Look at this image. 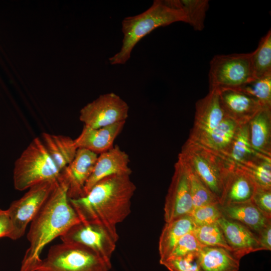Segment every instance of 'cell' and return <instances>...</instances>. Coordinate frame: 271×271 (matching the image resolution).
I'll use <instances>...</instances> for the list:
<instances>
[{"label": "cell", "mask_w": 271, "mask_h": 271, "mask_svg": "<svg viewBox=\"0 0 271 271\" xmlns=\"http://www.w3.org/2000/svg\"><path fill=\"white\" fill-rule=\"evenodd\" d=\"M129 175H114L95 184L85 195L69 201L81 222L104 227L118 240L117 225L131 213L136 186Z\"/></svg>", "instance_id": "cell-1"}, {"label": "cell", "mask_w": 271, "mask_h": 271, "mask_svg": "<svg viewBox=\"0 0 271 271\" xmlns=\"http://www.w3.org/2000/svg\"><path fill=\"white\" fill-rule=\"evenodd\" d=\"M81 222L68 196V185L62 174L37 214L27 234L29 246L19 271H35L44 247Z\"/></svg>", "instance_id": "cell-2"}, {"label": "cell", "mask_w": 271, "mask_h": 271, "mask_svg": "<svg viewBox=\"0 0 271 271\" xmlns=\"http://www.w3.org/2000/svg\"><path fill=\"white\" fill-rule=\"evenodd\" d=\"M187 23L183 12L174 0H155L143 13L125 18L122 21L123 39L118 52L109 58L111 65L125 64L137 43L155 29L176 22Z\"/></svg>", "instance_id": "cell-3"}, {"label": "cell", "mask_w": 271, "mask_h": 271, "mask_svg": "<svg viewBox=\"0 0 271 271\" xmlns=\"http://www.w3.org/2000/svg\"><path fill=\"white\" fill-rule=\"evenodd\" d=\"M220 204L228 175L235 165L224 156L189 139L178 155Z\"/></svg>", "instance_id": "cell-4"}, {"label": "cell", "mask_w": 271, "mask_h": 271, "mask_svg": "<svg viewBox=\"0 0 271 271\" xmlns=\"http://www.w3.org/2000/svg\"><path fill=\"white\" fill-rule=\"evenodd\" d=\"M61 171L50 157L41 139H34L14 164L13 181L19 191L38 183L56 181Z\"/></svg>", "instance_id": "cell-5"}, {"label": "cell", "mask_w": 271, "mask_h": 271, "mask_svg": "<svg viewBox=\"0 0 271 271\" xmlns=\"http://www.w3.org/2000/svg\"><path fill=\"white\" fill-rule=\"evenodd\" d=\"M111 261L79 244L62 242L52 246L35 271H109Z\"/></svg>", "instance_id": "cell-6"}, {"label": "cell", "mask_w": 271, "mask_h": 271, "mask_svg": "<svg viewBox=\"0 0 271 271\" xmlns=\"http://www.w3.org/2000/svg\"><path fill=\"white\" fill-rule=\"evenodd\" d=\"M254 79L251 53L216 55L210 62L209 90L239 89Z\"/></svg>", "instance_id": "cell-7"}, {"label": "cell", "mask_w": 271, "mask_h": 271, "mask_svg": "<svg viewBox=\"0 0 271 271\" xmlns=\"http://www.w3.org/2000/svg\"><path fill=\"white\" fill-rule=\"evenodd\" d=\"M57 180L43 182L31 187L21 198L11 204L6 210L12 224L9 238L15 240L24 235L28 225L46 201Z\"/></svg>", "instance_id": "cell-8"}, {"label": "cell", "mask_w": 271, "mask_h": 271, "mask_svg": "<svg viewBox=\"0 0 271 271\" xmlns=\"http://www.w3.org/2000/svg\"><path fill=\"white\" fill-rule=\"evenodd\" d=\"M127 103L116 94L100 95L80 111L79 119L84 126L98 128L125 121L128 116Z\"/></svg>", "instance_id": "cell-9"}, {"label": "cell", "mask_w": 271, "mask_h": 271, "mask_svg": "<svg viewBox=\"0 0 271 271\" xmlns=\"http://www.w3.org/2000/svg\"><path fill=\"white\" fill-rule=\"evenodd\" d=\"M193 209L188 173L184 164L178 158L165 198L164 207L165 223L189 215Z\"/></svg>", "instance_id": "cell-10"}, {"label": "cell", "mask_w": 271, "mask_h": 271, "mask_svg": "<svg viewBox=\"0 0 271 271\" xmlns=\"http://www.w3.org/2000/svg\"><path fill=\"white\" fill-rule=\"evenodd\" d=\"M60 237L63 242L83 245L108 261L111 260L117 241L101 226L81 222Z\"/></svg>", "instance_id": "cell-11"}, {"label": "cell", "mask_w": 271, "mask_h": 271, "mask_svg": "<svg viewBox=\"0 0 271 271\" xmlns=\"http://www.w3.org/2000/svg\"><path fill=\"white\" fill-rule=\"evenodd\" d=\"M97 154L78 148L72 162L61 172L68 185V196L75 199L84 196L85 185L91 176Z\"/></svg>", "instance_id": "cell-12"}, {"label": "cell", "mask_w": 271, "mask_h": 271, "mask_svg": "<svg viewBox=\"0 0 271 271\" xmlns=\"http://www.w3.org/2000/svg\"><path fill=\"white\" fill-rule=\"evenodd\" d=\"M224 117L219 90H209L206 96L196 103L194 125L188 139L196 141L216 127Z\"/></svg>", "instance_id": "cell-13"}, {"label": "cell", "mask_w": 271, "mask_h": 271, "mask_svg": "<svg viewBox=\"0 0 271 271\" xmlns=\"http://www.w3.org/2000/svg\"><path fill=\"white\" fill-rule=\"evenodd\" d=\"M231 253L240 259L251 252L263 250L257 234L241 223L221 217L217 221Z\"/></svg>", "instance_id": "cell-14"}, {"label": "cell", "mask_w": 271, "mask_h": 271, "mask_svg": "<svg viewBox=\"0 0 271 271\" xmlns=\"http://www.w3.org/2000/svg\"><path fill=\"white\" fill-rule=\"evenodd\" d=\"M128 155L117 145L98 155L93 171L84 190V195L102 179L114 175H129L132 171L129 167Z\"/></svg>", "instance_id": "cell-15"}, {"label": "cell", "mask_w": 271, "mask_h": 271, "mask_svg": "<svg viewBox=\"0 0 271 271\" xmlns=\"http://www.w3.org/2000/svg\"><path fill=\"white\" fill-rule=\"evenodd\" d=\"M221 106L225 116L238 124L249 122L263 107L255 99L238 89L218 90Z\"/></svg>", "instance_id": "cell-16"}, {"label": "cell", "mask_w": 271, "mask_h": 271, "mask_svg": "<svg viewBox=\"0 0 271 271\" xmlns=\"http://www.w3.org/2000/svg\"><path fill=\"white\" fill-rule=\"evenodd\" d=\"M125 121L108 126L92 128L83 125L79 136L74 139L77 148H83L97 155L107 151L114 145L115 139L122 130Z\"/></svg>", "instance_id": "cell-17"}, {"label": "cell", "mask_w": 271, "mask_h": 271, "mask_svg": "<svg viewBox=\"0 0 271 271\" xmlns=\"http://www.w3.org/2000/svg\"><path fill=\"white\" fill-rule=\"evenodd\" d=\"M251 177L234 165L227 177L220 206L250 201L256 188Z\"/></svg>", "instance_id": "cell-18"}, {"label": "cell", "mask_w": 271, "mask_h": 271, "mask_svg": "<svg viewBox=\"0 0 271 271\" xmlns=\"http://www.w3.org/2000/svg\"><path fill=\"white\" fill-rule=\"evenodd\" d=\"M223 216L245 226L256 234L271 222V218L260 211L251 201L223 206L219 205Z\"/></svg>", "instance_id": "cell-19"}, {"label": "cell", "mask_w": 271, "mask_h": 271, "mask_svg": "<svg viewBox=\"0 0 271 271\" xmlns=\"http://www.w3.org/2000/svg\"><path fill=\"white\" fill-rule=\"evenodd\" d=\"M239 125L232 119L225 116L216 127L196 141H193L206 147L227 159Z\"/></svg>", "instance_id": "cell-20"}, {"label": "cell", "mask_w": 271, "mask_h": 271, "mask_svg": "<svg viewBox=\"0 0 271 271\" xmlns=\"http://www.w3.org/2000/svg\"><path fill=\"white\" fill-rule=\"evenodd\" d=\"M195 227L189 215L165 223L159 241L160 263L169 257L178 241L185 234L193 231Z\"/></svg>", "instance_id": "cell-21"}, {"label": "cell", "mask_w": 271, "mask_h": 271, "mask_svg": "<svg viewBox=\"0 0 271 271\" xmlns=\"http://www.w3.org/2000/svg\"><path fill=\"white\" fill-rule=\"evenodd\" d=\"M248 124L253 149L257 153L271 157V108H261Z\"/></svg>", "instance_id": "cell-22"}, {"label": "cell", "mask_w": 271, "mask_h": 271, "mask_svg": "<svg viewBox=\"0 0 271 271\" xmlns=\"http://www.w3.org/2000/svg\"><path fill=\"white\" fill-rule=\"evenodd\" d=\"M202 271H238L240 259L223 248L203 246L197 253Z\"/></svg>", "instance_id": "cell-23"}, {"label": "cell", "mask_w": 271, "mask_h": 271, "mask_svg": "<svg viewBox=\"0 0 271 271\" xmlns=\"http://www.w3.org/2000/svg\"><path fill=\"white\" fill-rule=\"evenodd\" d=\"M41 140L56 165L62 172L73 160L78 148L74 139L44 132Z\"/></svg>", "instance_id": "cell-24"}, {"label": "cell", "mask_w": 271, "mask_h": 271, "mask_svg": "<svg viewBox=\"0 0 271 271\" xmlns=\"http://www.w3.org/2000/svg\"><path fill=\"white\" fill-rule=\"evenodd\" d=\"M248 123L239 125L227 157L236 165L250 161L259 154L252 148Z\"/></svg>", "instance_id": "cell-25"}, {"label": "cell", "mask_w": 271, "mask_h": 271, "mask_svg": "<svg viewBox=\"0 0 271 271\" xmlns=\"http://www.w3.org/2000/svg\"><path fill=\"white\" fill-rule=\"evenodd\" d=\"M236 166L251 177L257 187L271 189V157L259 153L252 160Z\"/></svg>", "instance_id": "cell-26"}, {"label": "cell", "mask_w": 271, "mask_h": 271, "mask_svg": "<svg viewBox=\"0 0 271 271\" xmlns=\"http://www.w3.org/2000/svg\"><path fill=\"white\" fill-rule=\"evenodd\" d=\"M251 61L255 78L271 75V31L259 41L256 49L251 52Z\"/></svg>", "instance_id": "cell-27"}, {"label": "cell", "mask_w": 271, "mask_h": 271, "mask_svg": "<svg viewBox=\"0 0 271 271\" xmlns=\"http://www.w3.org/2000/svg\"><path fill=\"white\" fill-rule=\"evenodd\" d=\"M174 2L185 15L187 23L195 31H202L205 27L206 13L209 8V1L174 0Z\"/></svg>", "instance_id": "cell-28"}, {"label": "cell", "mask_w": 271, "mask_h": 271, "mask_svg": "<svg viewBox=\"0 0 271 271\" xmlns=\"http://www.w3.org/2000/svg\"><path fill=\"white\" fill-rule=\"evenodd\" d=\"M179 159L184 164L188 173L193 208L207 205L219 204L216 198L206 187L193 170L180 158Z\"/></svg>", "instance_id": "cell-29"}, {"label": "cell", "mask_w": 271, "mask_h": 271, "mask_svg": "<svg viewBox=\"0 0 271 271\" xmlns=\"http://www.w3.org/2000/svg\"><path fill=\"white\" fill-rule=\"evenodd\" d=\"M193 233L198 241L204 246L221 247L231 252V249L217 222L195 226Z\"/></svg>", "instance_id": "cell-30"}, {"label": "cell", "mask_w": 271, "mask_h": 271, "mask_svg": "<svg viewBox=\"0 0 271 271\" xmlns=\"http://www.w3.org/2000/svg\"><path fill=\"white\" fill-rule=\"evenodd\" d=\"M238 90L255 99L263 108H271V75L255 78Z\"/></svg>", "instance_id": "cell-31"}, {"label": "cell", "mask_w": 271, "mask_h": 271, "mask_svg": "<svg viewBox=\"0 0 271 271\" xmlns=\"http://www.w3.org/2000/svg\"><path fill=\"white\" fill-rule=\"evenodd\" d=\"M189 215L195 226L216 223L223 216L219 204L194 208Z\"/></svg>", "instance_id": "cell-32"}, {"label": "cell", "mask_w": 271, "mask_h": 271, "mask_svg": "<svg viewBox=\"0 0 271 271\" xmlns=\"http://www.w3.org/2000/svg\"><path fill=\"white\" fill-rule=\"evenodd\" d=\"M197 253L170 258L160 264L170 271H202L198 261Z\"/></svg>", "instance_id": "cell-33"}, {"label": "cell", "mask_w": 271, "mask_h": 271, "mask_svg": "<svg viewBox=\"0 0 271 271\" xmlns=\"http://www.w3.org/2000/svg\"><path fill=\"white\" fill-rule=\"evenodd\" d=\"M203 246L197 239L193 231H192L184 235L178 241L166 259L198 252Z\"/></svg>", "instance_id": "cell-34"}, {"label": "cell", "mask_w": 271, "mask_h": 271, "mask_svg": "<svg viewBox=\"0 0 271 271\" xmlns=\"http://www.w3.org/2000/svg\"><path fill=\"white\" fill-rule=\"evenodd\" d=\"M251 201L264 214L271 218V189L256 187Z\"/></svg>", "instance_id": "cell-35"}, {"label": "cell", "mask_w": 271, "mask_h": 271, "mask_svg": "<svg viewBox=\"0 0 271 271\" xmlns=\"http://www.w3.org/2000/svg\"><path fill=\"white\" fill-rule=\"evenodd\" d=\"M258 241L265 250L271 249V222L257 234Z\"/></svg>", "instance_id": "cell-36"}, {"label": "cell", "mask_w": 271, "mask_h": 271, "mask_svg": "<svg viewBox=\"0 0 271 271\" xmlns=\"http://www.w3.org/2000/svg\"><path fill=\"white\" fill-rule=\"evenodd\" d=\"M12 231V224L6 210H0V238L8 237Z\"/></svg>", "instance_id": "cell-37"}, {"label": "cell", "mask_w": 271, "mask_h": 271, "mask_svg": "<svg viewBox=\"0 0 271 271\" xmlns=\"http://www.w3.org/2000/svg\"><path fill=\"white\" fill-rule=\"evenodd\" d=\"M1 210V209H0V210Z\"/></svg>", "instance_id": "cell-38"}]
</instances>
